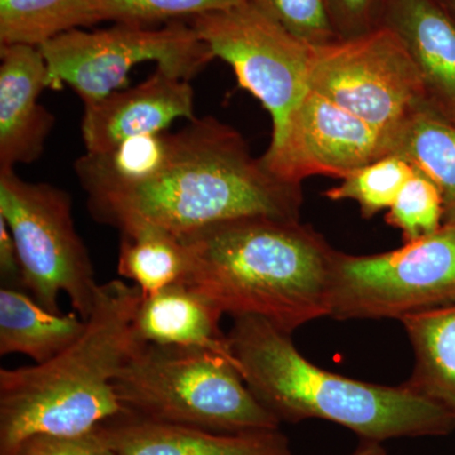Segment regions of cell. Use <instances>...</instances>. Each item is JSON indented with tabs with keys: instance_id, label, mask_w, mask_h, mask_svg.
Returning <instances> with one entry per match:
<instances>
[{
	"instance_id": "cell-29",
	"label": "cell",
	"mask_w": 455,
	"mask_h": 455,
	"mask_svg": "<svg viewBox=\"0 0 455 455\" xmlns=\"http://www.w3.org/2000/svg\"><path fill=\"white\" fill-rule=\"evenodd\" d=\"M350 455H387V453H386L385 448L382 447L381 443L363 440V443L359 445L357 451Z\"/></svg>"
},
{
	"instance_id": "cell-18",
	"label": "cell",
	"mask_w": 455,
	"mask_h": 455,
	"mask_svg": "<svg viewBox=\"0 0 455 455\" xmlns=\"http://www.w3.org/2000/svg\"><path fill=\"white\" fill-rule=\"evenodd\" d=\"M415 355L407 387L435 401L455 418V304L400 320Z\"/></svg>"
},
{
	"instance_id": "cell-22",
	"label": "cell",
	"mask_w": 455,
	"mask_h": 455,
	"mask_svg": "<svg viewBox=\"0 0 455 455\" xmlns=\"http://www.w3.org/2000/svg\"><path fill=\"white\" fill-rule=\"evenodd\" d=\"M414 175L411 164L397 156H387L350 173L340 185L328 188L324 196L334 202L353 200L358 204L362 217L370 220L390 209Z\"/></svg>"
},
{
	"instance_id": "cell-19",
	"label": "cell",
	"mask_w": 455,
	"mask_h": 455,
	"mask_svg": "<svg viewBox=\"0 0 455 455\" xmlns=\"http://www.w3.org/2000/svg\"><path fill=\"white\" fill-rule=\"evenodd\" d=\"M391 156L405 160L439 188L444 223L455 221V125L424 108L395 134Z\"/></svg>"
},
{
	"instance_id": "cell-16",
	"label": "cell",
	"mask_w": 455,
	"mask_h": 455,
	"mask_svg": "<svg viewBox=\"0 0 455 455\" xmlns=\"http://www.w3.org/2000/svg\"><path fill=\"white\" fill-rule=\"evenodd\" d=\"M221 316L202 295L179 283L142 298L133 331L140 344L204 350L229 359L238 368L228 335L220 329Z\"/></svg>"
},
{
	"instance_id": "cell-24",
	"label": "cell",
	"mask_w": 455,
	"mask_h": 455,
	"mask_svg": "<svg viewBox=\"0 0 455 455\" xmlns=\"http://www.w3.org/2000/svg\"><path fill=\"white\" fill-rule=\"evenodd\" d=\"M444 200L439 188L415 171L396 202L386 214V223L403 232L405 243L438 232L444 224Z\"/></svg>"
},
{
	"instance_id": "cell-20",
	"label": "cell",
	"mask_w": 455,
	"mask_h": 455,
	"mask_svg": "<svg viewBox=\"0 0 455 455\" xmlns=\"http://www.w3.org/2000/svg\"><path fill=\"white\" fill-rule=\"evenodd\" d=\"M188 267L187 248L179 236L149 224L121 230L118 274L139 287L143 298L182 283Z\"/></svg>"
},
{
	"instance_id": "cell-23",
	"label": "cell",
	"mask_w": 455,
	"mask_h": 455,
	"mask_svg": "<svg viewBox=\"0 0 455 455\" xmlns=\"http://www.w3.org/2000/svg\"><path fill=\"white\" fill-rule=\"evenodd\" d=\"M245 0H89L95 23L113 20L116 23L148 26L167 20L175 22L220 11Z\"/></svg>"
},
{
	"instance_id": "cell-8",
	"label": "cell",
	"mask_w": 455,
	"mask_h": 455,
	"mask_svg": "<svg viewBox=\"0 0 455 455\" xmlns=\"http://www.w3.org/2000/svg\"><path fill=\"white\" fill-rule=\"evenodd\" d=\"M455 304V221L372 256L338 252L331 314L338 320L403 319Z\"/></svg>"
},
{
	"instance_id": "cell-10",
	"label": "cell",
	"mask_w": 455,
	"mask_h": 455,
	"mask_svg": "<svg viewBox=\"0 0 455 455\" xmlns=\"http://www.w3.org/2000/svg\"><path fill=\"white\" fill-rule=\"evenodd\" d=\"M214 57L232 66L242 88L259 99L283 133L309 92L314 47L291 35L250 2L188 20Z\"/></svg>"
},
{
	"instance_id": "cell-14",
	"label": "cell",
	"mask_w": 455,
	"mask_h": 455,
	"mask_svg": "<svg viewBox=\"0 0 455 455\" xmlns=\"http://www.w3.org/2000/svg\"><path fill=\"white\" fill-rule=\"evenodd\" d=\"M383 27L400 38L427 107L455 125V20L440 0H388Z\"/></svg>"
},
{
	"instance_id": "cell-17",
	"label": "cell",
	"mask_w": 455,
	"mask_h": 455,
	"mask_svg": "<svg viewBox=\"0 0 455 455\" xmlns=\"http://www.w3.org/2000/svg\"><path fill=\"white\" fill-rule=\"evenodd\" d=\"M86 320L52 313L16 287L0 290V355H23L44 363L82 337Z\"/></svg>"
},
{
	"instance_id": "cell-6",
	"label": "cell",
	"mask_w": 455,
	"mask_h": 455,
	"mask_svg": "<svg viewBox=\"0 0 455 455\" xmlns=\"http://www.w3.org/2000/svg\"><path fill=\"white\" fill-rule=\"evenodd\" d=\"M0 218L16 242L22 287L52 313H61L59 298L66 293L75 313L88 320L100 284L68 191L0 170Z\"/></svg>"
},
{
	"instance_id": "cell-7",
	"label": "cell",
	"mask_w": 455,
	"mask_h": 455,
	"mask_svg": "<svg viewBox=\"0 0 455 455\" xmlns=\"http://www.w3.org/2000/svg\"><path fill=\"white\" fill-rule=\"evenodd\" d=\"M47 66V86L64 85L92 103L121 90L134 66L155 62L157 68L190 82L215 59L193 27L182 20L163 28L116 23L107 29L62 33L40 47Z\"/></svg>"
},
{
	"instance_id": "cell-1",
	"label": "cell",
	"mask_w": 455,
	"mask_h": 455,
	"mask_svg": "<svg viewBox=\"0 0 455 455\" xmlns=\"http://www.w3.org/2000/svg\"><path fill=\"white\" fill-rule=\"evenodd\" d=\"M89 211L116 228L149 224L184 236L250 217L300 220L301 184L271 172L235 128L212 116L169 133L161 166L148 178L89 191Z\"/></svg>"
},
{
	"instance_id": "cell-3",
	"label": "cell",
	"mask_w": 455,
	"mask_h": 455,
	"mask_svg": "<svg viewBox=\"0 0 455 455\" xmlns=\"http://www.w3.org/2000/svg\"><path fill=\"white\" fill-rule=\"evenodd\" d=\"M228 339L254 397L281 423L322 419L377 443L455 429L445 407L405 383L376 385L317 367L296 349L291 334L262 317H235Z\"/></svg>"
},
{
	"instance_id": "cell-13",
	"label": "cell",
	"mask_w": 455,
	"mask_h": 455,
	"mask_svg": "<svg viewBox=\"0 0 455 455\" xmlns=\"http://www.w3.org/2000/svg\"><path fill=\"white\" fill-rule=\"evenodd\" d=\"M0 170L35 163L55 125L53 114L38 103L47 86L40 47H0Z\"/></svg>"
},
{
	"instance_id": "cell-12",
	"label": "cell",
	"mask_w": 455,
	"mask_h": 455,
	"mask_svg": "<svg viewBox=\"0 0 455 455\" xmlns=\"http://www.w3.org/2000/svg\"><path fill=\"white\" fill-rule=\"evenodd\" d=\"M180 118H196L193 86L157 68L134 88L84 104V145L89 154H104L136 137L163 133Z\"/></svg>"
},
{
	"instance_id": "cell-28",
	"label": "cell",
	"mask_w": 455,
	"mask_h": 455,
	"mask_svg": "<svg viewBox=\"0 0 455 455\" xmlns=\"http://www.w3.org/2000/svg\"><path fill=\"white\" fill-rule=\"evenodd\" d=\"M0 274L7 287L22 286V268L16 242L4 220L0 218ZM17 289V287H16Z\"/></svg>"
},
{
	"instance_id": "cell-30",
	"label": "cell",
	"mask_w": 455,
	"mask_h": 455,
	"mask_svg": "<svg viewBox=\"0 0 455 455\" xmlns=\"http://www.w3.org/2000/svg\"><path fill=\"white\" fill-rule=\"evenodd\" d=\"M440 2L447 8L449 13H451V17L455 20V0H440Z\"/></svg>"
},
{
	"instance_id": "cell-4",
	"label": "cell",
	"mask_w": 455,
	"mask_h": 455,
	"mask_svg": "<svg viewBox=\"0 0 455 455\" xmlns=\"http://www.w3.org/2000/svg\"><path fill=\"white\" fill-rule=\"evenodd\" d=\"M134 284L99 286L82 337L44 363L0 370V455L35 435H77L128 414L114 379L140 346L133 331L142 301Z\"/></svg>"
},
{
	"instance_id": "cell-2",
	"label": "cell",
	"mask_w": 455,
	"mask_h": 455,
	"mask_svg": "<svg viewBox=\"0 0 455 455\" xmlns=\"http://www.w3.org/2000/svg\"><path fill=\"white\" fill-rule=\"evenodd\" d=\"M180 239L182 283L223 315L262 317L291 334L331 314L338 251L300 220L239 218Z\"/></svg>"
},
{
	"instance_id": "cell-27",
	"label": "cell",
	"mask_w": 455,
	"mask_h": 455,
	"mask_svg": "<svg viewBox=\"0 0 455 455\" xmlns=\"http://www.w3.org/2000/svg\"><path fill=\"white\" fill-rule=\"evenodd\" d=\"M13 455H116L98 427L77 435L31 436L25 440Z\"/></svg>"
},
{
	"instance_id": "cell-11",
	"label": "cell",
	"mask_w": 455,
	"mask_h": 455,
	"mask_svg": "<svg viewBox=\"0 0 455 455\" xmlns=\"http://www.w3.org/2000/svg\"><path fill=\"white\" fill-rule=\"evenodd\" d=\"M391 151L390 137L309 90L262 161L278 178L301 184L316 175L343 180Z\"/></svg>"
},
{
	"instance_id": "cell-21",
	"label": "cell",
	"mask_w": 455,
	"mask_h": 455,
	"mask_svg": "<svg viewBox=\"0 0 455 455\" xmlns=\"http://www.w3.org/2000/svg\"><path fill=\"white\" fill-rule=\"evenodd\" d=\"M92 25L89 0H0V47H41L62 33Z\"/></svg>"
},
{
	"instance_id": "cell-9",
	"label": "cell",
	"mask_w": 455,
	"mask_h": 455,
	"mask_svg": "<svg viewBox=\"0 0 455 455\" xmlns=\"http://www.w3.org/2000/svg\"><path fill=\"white\" fill-rule=\"evenodd\" d=\"M309 85L391 140L412 114L429 108L411 57L386 27L314 47Z\"/></svg>"
},
{
	"instance_id": "cell-5",
	"label": "cell",
	"mask_w": 455,
	"mask_h": 455,
	"mask_svg": "<svg viewBox=\"0 0 455 455\" xmlns=\"http://www.w3.org/2000/svg\"><path fill=\"white\" fill-rule=\"evenodd\" d=\"M128 414L215 433L280 430L229 359L204 350L140 344L114 379Z\"/></svg>"
},
{
	"instance_id": "cell-15",
	"label": "cell",
	"mask_w": 455,
	"mask_h": 455,
	"mask_svg": "<svg viewBox=\"0 0 455 455\" xmlns=\"http://www.w3.org/2000/svg\"><path fill=\"white\" fill-rule=\"evenodd\" d=\"M98 430L116 455H293L280 430L215 433L131 414Z\"/></svg>"
},
{
	"instance_id": "cell-26",
	"label": "cell",
	"mask_w": 455,
	"mask_h": 455,
	"mask_svg": "<svg viewBox=\"0 0 455 455\" xmlns=\"http://www.w3.org/2000/svg\"><path fill=\"white\" fill-rule=\"evenodd\" d=\"M388 0H325L339 40H352L382 28Z\"/></svg>"
},
{
	"instance_id": "cell-25",
	"label": "cell",
	"mask_w": 455,
	"mask_h": 455,
	"mask_svg": "<svg viewBox=\"0 0 455 455\" xmlns=\"http://www.w3.org/2000/svg\"><path fill=\"white\" fill-rule=\"evenodd\" d=\"M286 31L313 47L339 41L325 0H247Z\"/></svg>"
}]
</instances>
